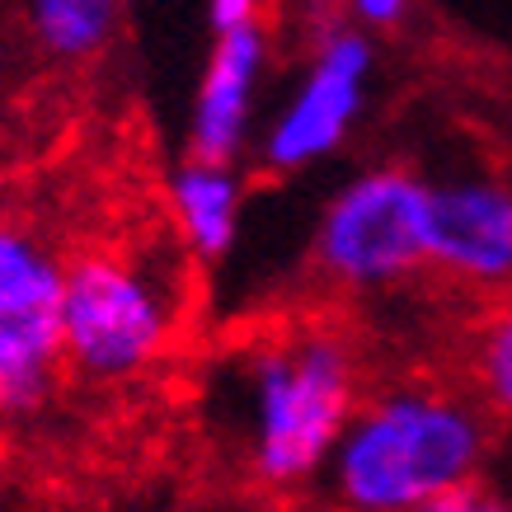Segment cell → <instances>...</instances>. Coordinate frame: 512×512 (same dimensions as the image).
<instances>
[{
    "instance_id": "obj_1",
    "label": "cell",
    "mask_w": 512,
    "mask_h": 512,
    "mask_svg": "<svg viewBox=\"0 0 512 512\" xmlns=\"http://www.w3.org/2000/svg\"><path fill=\"white\" fill-rule=\"evenodd\" d=\"M484 461V423L456 395L395 390L343 428L329 456L343 503L362 512L461 508Z\"/></svg>"
},
{
    "instance_id": "obj_2",
    "label": "cell",
    "mask_w": 512,
    "mask_h": 512,
    "mask_svg": "<svg viewBox=\"0 0 512 512\" xmlns=\"http://www.w3.org/2000/svg\"><path fill=\"white\" fill-rule=\"evenodd\" d=\"M353 419V362L325 334L264 348L249 367L254 475L273 489L311 480Z\"/></svg>"
},
{
    "instance_id": "obj_3",
    "label": "cell",
    "mask_w": 512,
    "mask_h": 512,
    "mask_svg": "<svg viewBox=\"0 0 512 512\" xmlns=\"http://www.w3.org/2000/svg\"><path fill=\"white\" fill-rule=\"evenodd\" d=\"M170 339V301L141 268L90 254L62 278V362L94 381L151 367Z\"/></svg>"
},
{
    "instance_id": "obj_4",
    "label": "cell",
    "mask_w": 512,
    "mask_h": 512,
    "mask_svg": "<svg viewBox=\"0 0 512 512\" xmlns=\"http://www.w3.org/2000/svg\"><path fill=\"white\" fill-rule=\"evenodd\" d=\"M315 254L348 287H386L428 264V184L404 170H367L329 198Z\"/></svg>"
},
{
    "instance_id": "obj_5",
    "label": "cell",
    "mask_w": 512,
    "mask_h": 512,
    "mask_svg": "<svg viewBox=\"0 0 512 512\" xmlns=\"http://www.w3.org/2000/svg\"><path fill=\"white\" fill-rule=\"evenodd\" d=\"M66 268L29 231L0 226V409L43 404L62 362Z\"/></svg>"
},
{
    "instance_id": "obj_6",
    "label": "cell",
    "mask_w": 512,
    "mask_h": 512,
    "mask_svg": "<svg viewBox=\"0 0 512 512\" xmlns=\"http://www.w3.org/2000/svg\"><path fill=\"white\" fill-rule=\"evenodd\" d=\"M372 76V43L353 29H329L315 43V57L296 94L282 104L264 137V160L273 170H306L339 151L353 132L362 94Z\"/></svg>"
},
{
    "instance_id": "obj_7",
    "label": "cell",
    "mask_w": 512,
    "mask_h": 512,
    "mask_svg": "<svg viewBox=\"0 0 512 512\" xmlns=\"http://www.w3.org/2000/svg\"><path fill=\"white\" fill-rule=\"evenodd\" d=\"M428 259L456 278H512V188L456 179L428 188Z\"/></svg>"
},
{
    "instance_id": "obj_8",
    "label": "cell",
    "mask_w": 512,
    "mask_h": 512,
    "mask_svg": "<svg viewBox=\"0 0 512 512\" xmlns=\"http://www.w3.org/2000/svg\"><path fill=\"white\" fill-rule=\"evenodd\" d=\"M268 43L259 24L217 33V43L207 52L198 94H193V156L202 160H235L249 137V113H254V94L264 80Z\"/></svg>"
},
{
    "instance_id": "obj_9",
    "label": "cell",
    "mask_w": 512,
    "mask_h": 512,
    "mask_svg": "<svg viewBox=\"0 0 512 512\" xmlns=\"http://www.w3.org/2000/svg\"><path fill=\"white\" fill-rule=\"evenodd\" d=\"M170 202H174V221H179V231H184L193 254L221 259L235 245V231H240V179H235L231 160L193 156L170 179Z\"/></svg>"
},
{
    "instance_id": "obj_10",
    "label": "cell",
    "mask_w": 512,
    "mask_h": 512,
    "mask_svg": "<svg viewBox=\"0 0 512 512\" xmlns=\"http://www.w3.org/2000/svg\"><path fill=\"white\" fill-rule=\"evenodd\" d=\"M33 43L57 62H85L118 33L123 0H24Z\"/></svg>"
},
{
    "instance_id": "obj_11",
    "label": "cell",
    "mask_w": 512,
    "mask_h": 512,
    "mask_svg": "<svg viewBox=\"0 0 512 512\" xmlns=\"http://www.w3.org/2000/svg\"><path fill=\"white\" fill-rule=\"evenodd\" d=\"M480 386L484 395L512 414V311H503L480 339Z\"/></svg>"
},
{
    "instance_id": "obj_12",
    "label": "cell",
    "mask_w": 512,
    "mask_h": 512,
    "mask_svg": "<svg viewBox=\"0 0 512 512\" xmlns=\"http://www.w3.org/2000/svg\"><path fill=\"white\" fill-rule=\"evenodd\" d=\"M259 10H264V0H207V19H212V33L259 24Z\"/></svg>"
},
{
    "instance_id": "obj_13",
    "label": "cell",
    "mask_w": 512,
    "mask_h": 512,
    "mask_svg": "<svg viewBox=\"0 0 512 512\" xmlns=\"http://www.w3.org/2000/svg\"><path fill=\"white\" fill-rule=\"evenodd\" d=\"M353 19L362 24H372V29H386V24H400L404 10H409V0H343Z\"/></svg>"
}]
</instances>
